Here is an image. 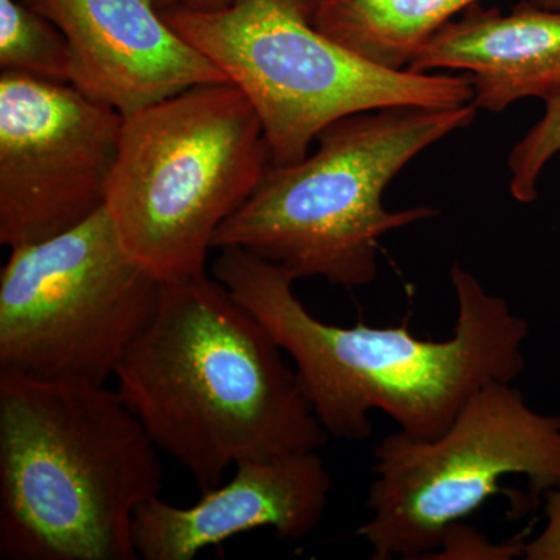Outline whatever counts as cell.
<instances>
[{"label":"cell","mask_w":560,"mask_h":560,"mask_svg":"<svg viewBox=\"0 0 560 560\" xmlns=\"http://www.w3.org/2000/svg\"><path fill=\"white\" fill-rule=\"evenodd\" d=\"M158 445L106 383L0 372V558L136 560Z\"/></svg>","instance_id":"3"},{"label":"cell","mask_w":560,"mask_h":560,"mask_svg":"<svg viewBox=\"0 0 560 560\" xmlns=\"http://www.w3.org/2000/svg\"><path fill=\"white\" fill-rule=\"evenodd\" d=\"M270 164L246 95L231 81L201 84L124 117L105 208L121 245L154 278H195Z\"/></svg>","instance_id":"5"},{"label":"cell","mask_w":560,"mask_h":560,"mask_svg":"<svg viewBox=\"0 0 560 560\" xmlns=\"http://www.w3.org/2000/svg\"><path fill=\"white\" fill-rule=\"evenodd\" d=\"M480 0H312L313 25L381 68L405 70L438 31Z\"/></svg>","instance_id":"13"},{"label":"cell","mask_w":560,"mask_h":560,"mask_svg":"<svg viewBox=\"0 0 560 560\" xmlns=\"http://www.w3.org/2000/svg\"><path fill=\"white\" fill-rule=\"evenodd\" d=\"M477 109L475 102L397 106L335 121L316 139L315 153L270 164L248 200L219 228L213 249L248 250L296 279L370 285L382 238L438 215L427 206L386 209V187L423 150L469 127Z\"/></svg>","instance_id":"4"},{"label":"cell","mask_w":560,"mask_h":560,"mask_svg":"<svg viewBox=\"0 0 560 560\" xmlns=\"http://www.w3.org/2000/svg\"><path fill=\"white\" fill-rule=\"evenodd\" d=\"M69 44L70 84L128 117L223 70L173 31L153 0H24Z\"/></svg>","instance_id":"10"},{"label":"cell","mask_w":560,"mask_h":560,"mask_svg":"<svg viewBox=\"0 0 560 560\" xmlns=\"http://www.w3.org/2000/svg\"><path fill=\"white\" fill-rule=\"evenodd\" d=\"M267 327L208 275L162 283L117 390L201 492L238 460L318 452L327 431Z\"/></svg>","instance_id":"2"},{"label":"cell","mask_w":560,"mask_h":560,"mask_svg":"<svg viewBox=\"0 0 560 560\" xmlns=\"http://www.w3.org/2000/svg\"><path fill=\"white\" fill-rule=\"evenodd\" d=\"M530 2L541 9L560 10V0H530Z\"/></svg>","instance_id":"19"},{"label":"cell","mask_w":560,"mask_h":560,"mask_svg":"<svg viewBox=\"0 0 560 560\" xmlns=\"http://www.w3.org/2000/svg\"><path fill=\"white\" fill-rule=\"evenodd\" d=\"M560 153V92L547 102L541 119L512 149L511 195L528 205L537 198V184L548 162Z\"/></svg>","instance_id":"15"},{"label":"cell","mask_w":560,"mask_h":560,"mask_svg":"<svg viewBox=\"0 0 560 560\" xmlns=\"http://www.w3.org/2000/svg\"><path fill=\"white\" fill-rule=\"evenodd\" d=\"M526 533L506 544H490L481 533L456 523L445 534L441 547L430 559H512L525 555Z\"/></svg>","instance_id":"16"},{"label":"cell","mask_w":560,"mask_h":560,"mask_svg":"<svg viewBox=\"0 0 560 560\" xmlns=\"http://www.w3.org/2000/svg\"><path fill=\"white\" fill-rule=\"evenodd\" d=\"M10 250L0 272V372L108 382L153 318L161 280L128 254L106 208Z\"/></svg>","instance_id":"8"},{"label":"cell","mask_w":560,"mask_h":560,"mask_svg":"<svg viewBox=\"0 0 560 560\" xmlns=\"http://www.w3.org/2000/svg\"><path fill=\"white\" fill-rule=\"evenodd\" d=\"M0 66L70 84L68 39L54 22L24 0H0Z\"/></svg>","instance_id":"14"},{"label":"cell","mask_w":560,"mask_h":560,"mask_svg":"<svg viewBox=\"0 0 560 560\" xmlns=\"http://www.w3.org/2000/svg\"><path fill=\"white\" fill-rule=\"evenodd\" d=\"M464 70L478 108L501 113L523 98L547 103L560 92V10L533 2L511 13L474 5L434 33L411 72Z\"/></svg>","instance_id":"12"},{"label":"cell","mask_w":560,"mask_h":560,"mask_svg":"<svg viewBox=\"0 0 560 560\" xmlns=\"http://www.w3.org/2000/svg\"><path fill=\"white\" fill-rule=\"evenodd\" d=\"M164 20L246 95L271 164L307 156L335 121L366 110L474 102L469 77L381 68L313 25L312 0H232L219 10H164Z\"/></svg>","instance_id":"6"},{"label":"cell","mask_w":560,"mask_h":560,"mask_svg":"<svg viewBox=\"0 0 560 560\" xmlns=\"http://www.w3.org/2000/svg\"><path fill=\"white\" fill-rule=\"evenodd\" d=\"M525 477L540 497L560 486V416L540 415L511 383L478 389L436 440L404 431L374 448L366 508L357 529L372 559H430L445 534Z\"/></svg>","instance_id":"7"},{"label":"cell","mask_w":560,"mask_h":560,"mask_svg":"<svg viewBox=\"0 0 560 560\" xmlns=\"http://www.w3.org/2000/svg\"><path fill=\"white\" fill-rule=\"evenodd\" d=\"M220 250L213 278L293 360L316 418L338 440L371 438L375 410L416 440H436L478 389L525 371L528 320L459 264L451 270L455 331L433 341L416 338L408 319L390 327L324 323L296 296L289 270L245 249Z\"/></svg>","instance_id":"1"},{"label":"cell","mask_w":560,"mask_h":560,"mask_svg":"<svg viewBox=\"0 0 560 560\" xmlns=\"http://www.w3.org/2000/svg\"><path fill=\"white\" fill-rule=\"evenodd\" d=\"M158 9L164 10H219L230 5L232 0H153Z\"/></svg>","instance_id":"18"},{"label":"cell","mask_w":560,"mask_h":560,"mask_svg":"<svg viewBox=\"0 0 560 560\" xmlns=\"http://www.w3.org/2000/svg\"><path fill=\"white\" fill-rule=\"evenodd\" d=\"M547 526L536 539L526 541L525 555L528 560H560V486L545 493Z\"/></svg>","instance_id":"17"},{"label":"cell","mask_w":560,"mask_h":560,"mask_svg":"<svg viewBox=\"0 0 560 560\" xmlns=\"http://www.w3.org/2000/svg\"><path fill=\"white\" fill-rule=\"evenodd\" d=\"M124 116L69 83L0 75V243L47 241L105 208Z\"/></svg>","instance_id":"9"},{"label":"cell","mask_w":560,"mask_h":560,"mask_svg":"<svg viewBox=\"0 0 560 560\" xmlns=\"http://www.w3.org/2000/svg\"><path fill=\"white\" fill-rule=\"evenodd\" d=\"M226 485L202 492L189 508L161 497L140 504L132 541L140 559L190 560L208 547L250 533L275 529L298 540L318 528L334 480L318 452L242 459Z\"/></svg>","instance_id":"11"}]
</instances>
